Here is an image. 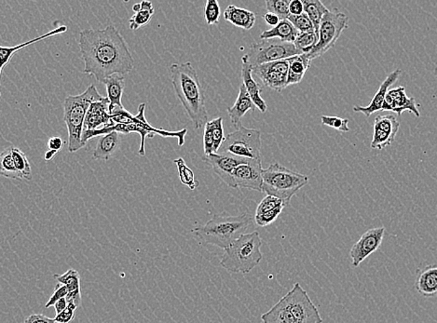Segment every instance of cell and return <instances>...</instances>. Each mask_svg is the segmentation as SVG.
<instances>
[{
	"instance_id": "52",
	"label": "cell",
	"mask_w": 437,
	"mask_h": 323,
	"mask_svg": "<svg viewBox=\"0 0 437 323\" xmlns=\"http://www.w3.org/2000/svg\"><path fill=\"white\" fill-rule=\"evenodd\" d=\"M57 154V152L53 151V150H49L47 152H45L44 154V159L47 160V162H50V160L53 159L54 156Z\"/></svg>"
},
{
	"instance_id": "16",
	"label": "cell",
	"mask_w": 437,
	"mask_h": 323,
	"mask_svg": "<svg viewBox=\"0 0 437 323\" xmlns=\"http://www.w3.org/2000/svg\"><path fill=\"white\" fill-rule=\"evenodd\" d=\"M110 105L108 97L90 105L84 121V133L101 130L105 127L113 125L112 116L110 113Z\"/></svg>"
},
{
	"instance_id": "48",
	"label": "cell",
	"mask_w": 437,
	"mask_h": 323,
	"mask_svg": "<svg viewBox=\"0 0 437 323\" xmlns=\"http://www.w3.org/2000/svg\"><path fill=\"white\" fill-rule=\"evenodd\" d=\"M64 142L61 137L53 136L49 139L48 148L49 150H53V151L60 152L63 149Z\"/></svg>"
},
{
	"instance_id": "6",
	"label": "cell",
	"mask_w": 437,
	"mask_h": 323,
	"mask_svg": "<svg viewBox=\"0 0 437 323\" xmlns=\"http://www.w3.org/2000/svg\"><path fill=\"white\" fill-rule=\"evenodd\" d=\"M263 192L284 201L288 205L291 198L309 183L307 175L273 164L263 169Z\"/></svg>"
},
{
	"instance_id": "9",
	"label": "cell",
	"mask_w": 437,
	"mask_h": 323,
	"mask_svg": "<svg viewBox=\"0 0 437 323\" xmlns=\"http://www.w3.org/2000/svg\"><path fill=\"white\" fill-rule=\"evenodd\" d=\"M245 55L250 66L255 68L263 64L301 55V53L295 47L294 43L284 42L279 40H264L260 42H253L249 53Z\"/></svg>"
},
{
	"instance_id": "11",
	"label": "cell",
	"mask_w": 437,
	"mask_h": 323,
	"mask_svg": "<svg viewBox=\"0 0 437 323\" xmlns=\"http://www.w3.org/2000/svg\"><path fill=\"white\" fill-rule=\"evenodd\" d=\"M385 227H374L364 232L358 242L353 245L350 250L351 263L358 268L372 253L379 249L385 235Z\"/></svg>"
},
{
	"instance_id": "31",
	"label": "cell",
	"mask_w": 437,
	"mask_h": 323,
	"mask_svg": "<svg viewBox=\"0 0 437 323\" xmlns=\"http://www.w3.org/2000/svg\"><path fill=\"white\" fill-rule=\"evenodd\" d=\"M155 14V10L153 8V5H152L151 1H144L141 2V10H139L138 12L134 14L133 16H132L129 23H130V29L133 31L138 30L139 28L146 27V25H149L151 23L152 17Z\"/></svg>"
},
{
	"instance_id": "19",
	"label": "cell",
	"mask_w": 437,
	"mask_h": 323,
	"mask_svg": "<svg viewBox=\"0 0 437 323\" xmlns=\"http://www.w3.org/2000/svg\"><path fill=\"white\" fill-rule=\"evenodd\" d=\"M415 288L421 296L430 298L437 296V263L426 266L417 271Z\"/></svg>"
},
{
	"instance_id": "45",
	"label": "cell",
	"mask_w": 437,
	"mask_h": 323,
	"mask_svg": "<svg viewBox=\"0 0 437 323\" xmlns=\"http://www.w3.org/2000/svg\"><path fill=\"white\" fill-rule=\"evenodd\" d=\"M68 294L69 290L66 285H64V284L62 283H57L55 288H54L53 294H51L47 304L45 305V309L54 307V305H55L59 300L64 298V297L68 296Z\"/></svg>"
},
{
	"instance_id": "46",
	"label": "cell",
	"mask_w": 437,
	"mask_h": 323,
	"mask_svg": "<svg viewBox=\"0 0 437 323\" xmlns=\"http://www.w3.org/2000/svg\"><path fill=\"white\" fill-rule=\"evenodd\" d=\"M77 309L76 305L68 304V307L63 312L56 315L54 320H55L56 323H71L75 318Z\"/></svg>"
},
{
	"instance_id": "34",
	"label": "cell",
	"mask_w": 437,
	"mask_h": 323,
	"mask_svg": "<svg viewBox=\"0 0 437 323\" xmlns=\"http://www.w3.org/2000/svg\"><path fill=\"white\" fill-rule=\"evenodd\" d=\"M374 127L395 138L400 129V123L394 115L377 116L375 118Z\"/></svg>"
},
{
	"instance_id": "40",
	"label": "cell",
	"mask_w": 437,
	"mask_h": 323,
	"mask_svg": "<svg viewBox=\"0 0 437 323\" xmlns=\"http://www.w3.org/2000/svg\"><path fill=\"white\" fill-rule=\"evenodd\" d=\"M221 7L216 0H208L206 2L205 8H204V18L207 25H214L219 24V18H221Z\"/></svg>"
},
{
	"instance_id": "15",
	"label": "cell",
	"mask_w": 437,
	"mask_h": 323,
	"mask_svg": "<svg viewBox=\"0 0 437 323\" xmlns=\"http://www.w3.org/2000/svg\"><path fill=\"white\" fill-rule=\"evenodd\" d=\"M382 110L392 111L397 113L398 116L402 115L405 111H408L414 114L416 117H421L415 98L408 97L404 87H397L388 90Z\"/></svg>"
},
{
	"instance_id": "35",
	"label": "cell",
	"mask_w": 437,
	"mask_h": 323,
	"mask_svg": "<svg viewBox=\"0 0 437 323\" xmlns=\"http://www.w3.org/2000/svg\"><path fill=\"white\" fill-rule=\"evenodd\" d=\"M12 157H14L15 167L24 177V179H32V170H31L29 160H28L27 155L20 148L12 147Z\"/></svg>"
},
{
	"instance_id": "24",
	"label": "cell",
	"mask_w": 437,
	"mask_h": 323,
	"mask_svg": "<svg viewBox=\"0 0 437 323\" xmlns=\"http://www.w3.org/2000/svg\"><path fill=\"white\" fill-rule=\"evenodd\" d=\"M224 19L235 27L242 28L245 30H250L254 27L255 21H257V15L247 9H242V8L235 6V5H229L225 10Z\"/></svg>"
},
{
	"instance_id": "7",
	"label": "cell",
	"mask_w": 437,
	"mask_h": 323,
	"mask_svg": "<svg viewBox=\"0 0 437 323\" xmlns=\"http://www.w3.org/2000/svg\"><path fill=\"white\" fill-rule=\"evenodd\" d=\"M221 147L222 154L244 159H261V133L255 129L242 126L234 133L227 134Z\"/></svg>"
},
{
	"instance_id": "49",
	"label": "cell",
	"mask_w": 437,
	"mask_h": 323,
	"mask_svg": "<svg viewBox=\"0 0 437 323\" xmlns=\"http://www.w3.org/2000/svg\"><path fill=\"white\" fill-rule=\"evenodd\" d=\"M289 10H290V14L295 15V16L303 14L304 6L301 0H292L290 6H289Z\"/></svg>"
},
{
	"instance_id": "38",
	"label": "cell",
	"mask_w": 437,
	"mask_h": 323,
	"mask_svg": "<svg viewBox=\"0 0 437 323\" xmlns=\"http://www.w3.org/2000/svg\"><path fill=\"white\" fill-rule=\"evenodd\" d=\"M395 140V137L374 127L373 138H372L371 147L372 149L382 150L386 148L387 146H390V144L394 143Z\"/></svg>"
},
{
	"instance_id": "4",
	"label": "cell",
	"mask_w": 437,
	"mask_h": 323,
	"mask_svg": "<svg viewBox=\"0 0 437 323\" xmlns=\"http://www.w3.org/2000/svg\"><path fill=\"white\" fill-rule=\"evenodd\" d=\"M95 85H90L82 94L69 95L64 103V121L68 131V151H79L86 144L82 140L84 121L92 103L103 99Z\"/></svg>"
},
{
	"instance_id": "44",
	"label": "cell",
	"mask_w": 437,
	"mask_h": 323,
	"mask_svg": "<svg viewBox=\"0 0 437 323\" xmlns=\"http://www.w3.org/2000/svg\"><path fill=\"white\" fill-rule=\"evenodd\" d=\"M203 151L204 156L214 154L213 127H212L211 121H208L204 126Z\"/></svg>"
},
{
	"instance_id": "10",
	"label": "cell",
	"mask_w": 437,
	"mask_h": 323,
	"mask_svg": "<svg viewBox=\"0 0 437 323\" xmlns=\"http://www.w3.org/2000/svg\"><path fill=\"white\" fill-rule=\"evenodd\" d=\"M283 299L297 323H323L316 306L301 284L295 283Z\"/></svg>"
},
{
	"instance_id": "5",
	"label": "cell",
	"mask_w": 437,
	"mask_h": 323,
	"mask_svg": "<svg viewBox=\"0 0 437 323\" xmlns=\"http://www.w3.org/2000/svg\"><path fill=\"white\" fill-rule=\"evenodd\" d=\"M261 245L262 240L258 231L242 235L224 250L221 267L231 273L249 274L262 260Z\"/></svg>"
},
{
	"instance_id": "50",
	"label": "cell",
	"mask_w": 437,
	"mask_h": 323,
	"mask_svg": "<svg viewBox=\"0 0 437 323\" xmlns=\"http://www.w3.org/2000/svg\"><path fill=\"white\" fill-rule=\"evenodd\" d=\"M264 20L267 23V25L273 27H277L281 22L280 18H279L277 15L271 14V12H267V14L264 15Z\"/></svg>"
},
{
	"instance_id": "8",
	"label": "cell",
	"mask_w": 437,
	"mask_h": 323,
	"mask_svg": "<svg viewBox=\"0 0 437 323\" xmlns=\"http://www.w3.org/2000/svg\"><path fill=\"white\" fill-rule=\"evenodd\" d=\"M349 17L342 12L328 10L319 28V42L314 50L306 54L310 61L324 55L337 43L343 31L348 28Z\"/></svg>"
},
{
	"instance_id": "1",
	"label": "cell",
	"mask_w": 437,
	"mask_h": 323,
	"mask_svg": "<svg viewBox=\"0 0 437 323\" xmlns=\"http://www.w3.org/2000/svg\"><path fill=\"white\" fill-rule=\"evenodd\" d=\"M79 49L85 64L84 73L94 76L101 83L112 75L124 76L134 68L128 44L114 25L80 31Z\"/></svg>"
},
{
	"instance_id": "21",
	"label": "cell",
	"mask_w": 437,
	"mask_h": 323,
	"mask_svg": "<svg viewBox=\"0 0 437 323\" xmlns=\"http://www.w3.org/2000/svg\"><path fill=\"white\" fill-rule=\"evenodd\" d=\"M103 84L107 88L108 99L110 100V113L114 110L124 109L123 105V95L125 89V77L121 75L115 74L105 79Z\"/></svg>"
},
{
	"instance_id": "37",
	"label": "cell",
	"mask_w": 437,
	"mask_h": 323,
	"mask_svg": "<svg viewBox=\"0 0 437 323\" xmlns=\"http://www.w3.org/2000/svg\"><path fill=\"white\" fill-rule=\"evenodd\" d=\"M210 121L213 127L214 154H217L226 139L224 134L223 118L219 117Z\"/></svg>"
},
{
	"instance_id": "26",
	"label": "cell",
	"mask_w": 437,
	"mask_h": 323,
	"mask_svg": "<svg viewBox=\"0 0 437 323\" xmlns=\"http://www.w3.org/2000/svg\"><path fill=\"white\" fill-rule=\"evenodd\" d=\"M299 34L301 32L288 20H283L277 27L263 31L260 34V38L261 40H279L284 42L294 43Z\"/></svg>"
},
{
	"instance_id": "18",
	"label": "cell",
	"mask_w": 437,
	"mask_h": 323,
	"mask_svg": "<svg viewBox=\"0 0 437 323\" xmlns=\"http://www.w3.org/2000/svg\"><path fill=\"white\" fill-rule=\"evenodd\" d=\"M240 76H242V83H244L245 88H247L248 94H249L250 97L252 98L255 107H257L261 113H266V111L268 110V105L263 98L261 97L262 88L253 79V67L250 66L245 54L242 57Z\"/></svg>"
},
{
	"instance_id": "32",
	"label": "cell",
	"mask_w": 437,
	"mask_h": 323,
	"mask_svg": "<svg viewBox=\"0 0 437 323\" xmlns=\"http://www.w3.org/2000/svg\"><path fill=\"white\" fill-rule=\"evenodd\" d=\"M174 164L177 165L180 182L186 187L190 188V190H195L200 185V183L196 179L193 170L187 166L185 160L182 157H178V159H175Z\"/></svg>"
},
{
	"instance_id": "23",
	"label": "cell",
	"mask_w": 437,
	"mask_h": 323,
	"mask_svg": "<svg viewBox=\"0 0 437 323\" xmlns=\"http://www.w3.org/2000/svg\"><path fill=\"white\" fill-rule=\"evenodd\" d=\"M66 31L67 27H66V25H60V27L55 28V29L51 30L47 34H44V35L40 36V37L33 38V40L27 41V42L19 44V45L14 46V47H4V46H1V47H0V58H1L0 74H1V76L2 73H3V69L10 63L12 57H14L17 51L22 50V49L27 48L28 46L33 45L34 43H37L38 41L45 40V38L60 35V34L66 32Z\"/></svg>"
},
{
	"instance_id": "12",
	"label": "cell",
	"mask_w": 437,
	"mask_h": 323,
	"mask_svg": "<svg viewBox=\"0 0 437 323\" xmlns=\"http://www.w3.org/2000/svg\"><path fill=\"white\" fill-rule=\"evenodd\" d=\"M288 71V59L263 64L253 68V74L260 77L266 87L279 92L287 88Z\"/></svg>"
},
{
	"instance_id": "3",
	"label": "cell",
	"mask_w": 437,
	"mask_h": 323,
	"mask_svg": "<svg viewBox=\"0 0 437 323\" xmlns=\"http://www.w3.org/2000/svg\"><path fill=\"white\" fill-rule=\"evenodd\" d=\"M254 229V219L249 214L237 216L216 214L210 220L192 230L194 235L204 244L226 249L242 235Z\"/></svg>"
},
{
	"instance_id": "41",
	"label": "cell",
	"mask_w": 437,
	"mask_h": 323,
	"mask_svg": "<svg viewBox=\"0 0 437 323\" xmlns=\"http://www.w3.org/2000/svg\"><path fill=\"white\" fill-rule=\"evenodd\" d=\"M287 20L301 33L314 32L315 31L314 24H312V21H310L306 14L297 15V16L290 15Z\"/></svg>"
},
{
	"instance_id": "42",
	"label": "cell",
	"mask_w": 437,
	"mask_h": 323,
	"mask_svg": "<svg viewBox=\"0 0 437 323\" xmlns=\"http://www.w3.org/2000/svg\"><path fill=\"white\" fill-rule=\"evenodd\" d=\"M321 120H322L323 125L330 127V128L340 131L341 133H349V131H350V128H349L348 125V118L322 116Z\"/></svg>"
},
{
	"instance_id": "39",
	"label": "cell",
	"mask_w": 437,
	"mask_h": 323,
	"mask_svg": "<svg viewBox=\"0 0 437 323\" xmlns=\"http://www.w3.org/2000/svg\"><path fill=\"white\" fill-rule=\"evenodd\" d=\"M286 206L287 204L280 198L267 195V197L264 198L258 204L255 214L268 213V211H274L276 209L286 208Z\"/></svg>"
},
{
	"instance_id": "14",
	"label": "cell",
	"mask_w": 437,
	"mask_h": 323,
	"mask_svg": "<svg viewBox=\"0 0 437 323\" xmlns=\"http://www.w3.org/2000/svg\"><path fill=\"white\" fill-rule=\"evenodd\" d=\"M203 162L210 165L212 169L216 172L221 179L223 181L229 188H236L235 187L234 177V170L240 164H247L249 159H244V157L231 156L226 154H211L209 156L203 157Z\"/></svg>"
},
{
	"instance_id": "51",
	"label": "cell",
	"mask_w": 437,
	"mask_h": 323,
	"mask_svg": "<svg viewBox=\"0 0 437 323\" xmlns=\"http://www.w3.org/2000/svg\"><path fill=\"white\" fill-rule=\"evenodd\" d=\"M67 307H68V302H67L66 297H64V298L59 300V301L57 302L55 305H54V309H55L56 315L60 314L61 312H63Z\"/></svg>"
},
{
	"instance_id": "13",
	"label": "cell",
	"mask_w": 437,
	"mask_h": 323,
	"mask_svg": "<svg viewBox=\"0 0 437 323\" xmlns=\"http://www.w3.org/2000/svg\"><path fill=\"white\" fill-rule=\"evenodd\" d=\"M262 172L261 159H252L247 164L239 165L232 175L235 187L263 192Z\"/></svg>"
},
{
	"instance_id": "22",
	"label": "cell",
	"mask_w": 437,
	"mask_h": 323,
	"mask_svg": "<svg viewBox=\"0 0 437 323\" xmlns=\"http://www.w3.org/2000/svg\"><path fill=\"white\" fill-rule=\"evenodd\" d=\"M54 279L58 283L64 284L68 288L69 294L66 297L68 304L76 305L79 307L82 303V285H80V275L77 270L71 268L64 274H55Z\"/></svg>"
},
{
	"instance_id": "20",
	"label": "cell",
	"mask_w": 437,
	"mask_h": 323,
	"mask_svg": "<svg viewBox=\"0 0 437 323\" xmlns=\"http://www.w3.org/2000/svg\"><path fill=\"white\" fill-rule=\"evenodd\" d=\"M255 107H255L252 98H251L249 94H248L245 84H240L239 94H238L236 102H235L234 107L227 108V115H229V118H231L232 125L236 128V130L242 126V118H244L249 111L254 112Z\"/></svg>"
},
{
	"instance_id": "36",
	"label": "cell",
	"mask_w": 437,
	"mask_h": 323,
	"mask_svg": "<svg viewBox=\"0 0 437 323\" xmlns=\"http://www.w3.org/2000/svg\"><path fill=\"white\" fill-rule=\"evenodd\" d=\"M290 0H267L265 1L266 8L269 12L277 15L281 21L287 20L290 16Z\"/></svg>"
},
{
	"instance_id": "2",
	"label": "cell",
	"mask_w": 437,
	"mask_h": 323,
	"mask_svg": "<svg viewBox=\"0 0 437 323\" xmlns=\"http://www.w3.org/2000/svg\"><path fill=\"white\" fill-rule=\"evenodd\" d=\"M170 72L175 94L192 121L194 128L199 130L208 122V112L205 105V94L197 72L190 62L173 64Z\"/></svg>"
},
{
	"instance_id": "17",
	"label": "cell",
	"mask_w": 437,
	"mask_h": 323,
	"mask_svg": "<svg viewBox=\"0 0 437 323\" xmlns=\"http://www.w3.org/2000/svg\"><path fill=\"white\" fill-rule=\"evenodd\" d=\"M401 73H402V71H401L400 69H395V71H392V73L385 79L384 81L382 82L379 90H377V92L375 94L373 98H372L371 103L366 107H353L354 112L362 113L364 114V116H366V117H371L372 114L382 110L388 90H389L390 86H392V85L397 81Z\"/></svg>"
},
{
	"instance_id": "28",
	"label": "cell",
	"mask_w": 437,
	"mask_h": 323,
	"mask_svg": "<svg viewBox=\"0 0 437 323\" xmlns=\"http://www.w3.org/2000/svg\"><path fill=\"white\" fill-rule=\"evenodd\" d=\"M263 323H297L283 297L261 316Z\"/></svg>"
},
{
	"instance_id": "27",
	"label": "cell",
	"mask_w": 437,
	"mask_h": 323,
	"mask_svg": "<svg viewBox=\"0 0 437 323\" xmlns=\"http://www.w3.org/2000/svg\"><path fill=\"white\" fill-rule=\"evenodd\" d=\"M289 71L287 75V87L291 85L301 83L305 74L309 70L312 61L308 58L306 54H301L288 58Z\"/></svg>"
},
{
	"instance_id": "43",
	"label": "cell",
	"mask_w": 437,
	"mask_h": 323,
	"mask_svg": "<svg viewBox=\"0 0 437 323\" xmlns=\"http://www.w3.org/2000/svg\"><path fill=\"white\" fill-rule=\"evenodd\" d=\"M284 208L276 209V210L268 211V213L255 214L254 220L258 226L261 227H268L277 220L279 216Z\"/></svg>"
},
{
	"instance_id": "30",
	"label": "cell",
	"mask_w": 437,
	"mask_h": 323,
	"mask_svg": "<svg viewBox=\"0 0 437 323\" xmlns=\"http://www.w3.org/2000/svg\"><path fill=\"white\" fill-rule=\"evenodd\" d=\"M0 174L9 179L20 181L24 179L15 167L14 157H12V147H8L0 155Z\"/></svg>"
},
{
	"instance_id": "53",
	"label": "cell",
	"mask_w": 437,
	"mask_h": 323,
	"mask_svg": "<svg viewBox=\"0 0 437 323\" xmlns=\"http://www.w3.org/2000/svg\"><path fill=\"white\" fill-rule=\"evenodd\" d=\"M141 10V3H137L134 5L133 10L134 14H136V12H138L139 10Z\"/></svg>"
},
{
	"instance_id": "29",
	"label": "cell",
	"mask_w": 437,
	"mask_h": 323,
	"mask_svg": "<svg viewBox=\"0 0 437 323\" xmlns=\"http://www.w3.org/2000/svg\"><path fill=\"white\" fill-rule=\"evenodd\" d=\"M304 6V14L309 16L314 25L315 32L319 34L321 22L328 10L320 0H301Z\"/></svg>"
},
{
	"instance_id": "25",
	"label": "cell",
	"mask_w": 437,
	"mask_h": 323,
	"mask_svg": "<svg viewBox=\"0 0 437 323\" xmlns=\"http://www.w3.org/2000/svg\"><path fill=\"white\" fill-rule=\"evenodd\" d=\"M120 133L113 131L101 137L95 148L92 159L108 160L118 151L121 146Z\"/></svg>"
},
{
	"instance_id": "47",
	"label": "cell",
	"mask_w": 437,
	"mask_h": 323,
	"mask_svg": "<svg viewBox=\"0 0 437 323\" xmlns=\"http://www.w3.org/2000/svg\"><path fill=\"white\" fill-rule=\"evenodd\" d=\"M24 323H56L54 319H51L45 315L32 314L25 320Z\"/></svg>"
},
{
	"instance_id": "33",
	"label": "cell",
	"mask_w": 437,
	"mask_h": 323,
	"mask_svg": "<svg viewBox=\"0 0 437 323\" xmlns=\"http://www.w3.org/2000/svg\"><path fill=\"white\" fill-rule=\"evenodd\" d=\"M318 42H319V34L314 31V32L299 34L294 45L301 54H308L314 50Z\"/></svg>"
}]
</instances>
